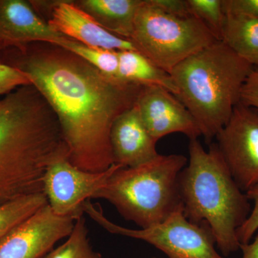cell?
<instances>
[{"label":"cell","mask_w":258,"mask_h":258,"mask_svg":"<svg viewBox=\"0 0 258 258\" xmlns=\"http://www.w3.org/2000/svg\"><path fill=\"white\" fill-rule=\"evenodd\" d=\"M75 221L56 215L47 204L0 240V258H44L71 235Z\"/></svg>","instance_id":"30bf717a"},{"label":"cell","mask_w":258,"mask_h":258,"mask_svg":"<svg viewBox=\"0 0 258 258\" xmlns=\"http://www.w3.org/2000/svg\"><path fill=\"white\" fill-rule=\"evenodd\" d=\"M110 140L114 163L123 168L137 167L159 155L157 142L148 132L136 104L115 120Z\"/></svg>","instance_id":"5bb4252c"},{"label":"cell","mask_w":258,"mask_h":258,"mask_svg":"<svg viewBox=\"0 0 258 258\" xmlns=\"http://www.w3.org/2000/svg\"><path fill=\"white\" fill-rule=\"evenodd\" d=\"M118 79L141 86H159L176 96L170 74L157 67L137 50L118 51Z\"/></svg>","instance_id":"2e32d148"},{"label":"cell","mask_w":258,"mask_h":258,"mask_svg":"<svg viewBox=\"0 0 258 258\" xmlns=\"http://www.w3.org/2000/svg\"><path fill=\"white\" fill-rule=\"evenodd\" d=\"M86 60L111 79L118 80V51L86 46L66 37L58 45Z\"/></svg>","instance_id":"d6986e66"},{"label":"cell","mask_w":258,"mask_h":258,"mask_svg":"<svg viewBox=\"0 0 258 258\" xmlns=\"http://www.w3.org/2000/svg\"><path fill=\"white\" fill-rule=\"evenodd\" d=\"M47 204L45 194L37 193L0 205V240Z\"/></svg>","instance_id":"ac0fdd59"},{"label":"cell","mask_w":258,"mask_h":258,"mask_svg":"<svg viewBox=\"0 0 258 258\" xmlns=\"http://www.w3.org/2000/svg\"><path fill=\"white\" fill-rule=\"evenodd\" d=\"M161 10L179 18H189V8L186 0H152Z\"/></svg>","instance_id":"484cf974"},{"label":"cell","mask_w":258,"mask_h":258,"mask_svg":"<svg viewBox=\"0 0 258 258\" xmlns=\"http://www.w3.org/2000/svg\"><path fill=\"white\" fill-rule=\"evenodd\" d=\"M5 64L28 76L54 111L69 150V161L90 172L114 163L112 125L136 104L142 86L108 77L62 47L45 42L23 50L2 52Z\"/></svg>","instance_id":"6da1fadb"},{"label":"cell","mask_w":258,"mask_h":258,"mask_svg":"<svg viewBox=\"0 0 258 258\" xmlns=\"http://www.w3.org/2000/svg\"><path fill=\"white\" fill-rule=\"evenodd\" d=\"M136 106L148 132L157 142L174 133L184 134L189 140L202 137L187 108L165 88L142 86Z\"/></svg>","instance_id":"8fae6325"},{"label":"cell","mask_w":258,"mask_h":258,"mask_svg":"<svg viewBox=\"0 0 258 258\" xmlns=\"http://www.w3.org/2000/svg\"><path fill=\"white\" fill-rule=\"evenodd\" d=\"M108 32L129 40L134 20L142 0L74 1Z\"/></svg>","instance_id":"9a60e30c"},{"label":"cell","mask_w":258,"mask_h":258,"mask_svg":"<svg viewBox=\"0 0 258 258\" xmlns=\"http://www.w3.org/2000/svg\"><path fill=\"white\" fill-rule=\"evenodd\" d=\"M47 23L52 30L86 46L115 51L137 50L126 39L108 32L74 1L52 2Z\"/></svg>","instance_id":"4fadbf2b"},{"label":"cell","mask_w":258,"mask_h":258,"mask_svg":"<svg viewBox=\"0 0 258 258\" xmlns=\"http://www.w3.org/2000/svg\"><path fill=\"white\" fill-rule=\"evenodd\" d=\"M31 85L23 72L0 60V96H6L18 88Z\"/></svg>","instance_id":"7402d4cb"},{"label":"cell","mask_w":258,"mask_h":258,"mask_svg":"<svg viewBox=\"0 0 258 258\" xmlns=\"http://www.w3.org/2000/svg\"><path fill=\"white\" fill-rule=\"evenodd\" d=\"M215 139V144L239 188L246 193L257 186L258 110L239 103Z\"/></svg>","instance_id":"ba28073f"},{"label":"cell","mask_w":258,"mask_h":258,"mask_svg":"<svg viewBox=\"0 0 258 258\" xmlns=\"http://www.w3.org/2000/svg\"><path fill=\"white\" fill-rule=\"evenodd\" d=\"M225 14L258 19V0H222Z\"/></svg>","instance_id":"cb8c5ba5"},{"label":"cell","mask_w":258,"mask_h":258,"mask_svg":"<svg viewBox=\"0 0 258 258\" xmlns=\"http://www.w3.org/2000/svg\"><path fill=\"white\" fill-rule=\"evenodd\" d=\"M121 166L113 164L106 171L90 172L75 166L69 158L55 161L44 175L43 193L49 206L59 216L76 219L83 215L85 203L93 199Z\"/></svg>","instance_id":"9c48e42d"},{"label":"cell","mask_w":258,"mask_h":258,"mask_svg":"<svg viewBox=\"0 0 258 258\" xmlns=\"http://www.w3.org/2000/svg\"><path fill=\"white\" fill-rule=\"evenodd\" d=\"M129 41L153 63L170 74L180 62L217 40L198 19L173 16L152 0H142Z\"/></svg>","instance_id":"8992f818"},{"label":"cell","mask_w":258,"mask_h":258,"mask_svg":"<svg viewBox=\"0 0 258 258\" xmlns=\"http://www.w3.org/2000/svg\"><path fill=\"white\" fill-rule=\"evenodd\" d=\"M44 258H102L90 243L88 230L83 215L76 219L74 229L67 240L52 249Z\"/></svg>","instance_id":"ffe728a7"},{"label":"cell","mask_w":258,"mask_h":258,"mask_svg":"<svg viewBox=\"0 0 258 258\" xmlns=\"http://www.w3.org/2000/svg\"><path fill=\"white\" fill-rule=\"evenodd\" d=\"M186 3L190 15L201 21L215 39L221 41L225 20L222 0H186Z\"/></svg>","instance_id":"44dd1931"},{"label":"cell","mask_w":258,"mask_h":258,"mask_svg":"<svg viewBox=\"0 0 258 258\" xmlns=\"http://www.w3.org/2000/svg\"><path fill=\"white\" fill-rule=\"evenodd\" d=\"M66 37L39 16L30 1L0 0V53L35 42L59 45Z\"/></svg>","instance_id":"7c38bea8"},{"label":"cell","mask_w":258,"mask_h":258,"mask_svg":"<svg viewBox=\"0 0 258 258\" xmlns=\"http://www.w3.org/2000/svg\"><path fill=\"white\" fill-rule=\"evenodd\" d=\"M189 164L178 178L184 216L193 223L208 224L224 255L237 252V231L250 214L249 200L236 184L216 144L206 151L198 139L189 140Z\"/></svg>","instance_id":"3957f363"},{"label":"cell","mask_w":258,"mask_h":258,"mask_svg":"<svg viewBox=\"0 0 258 258\" xmlns=\"http://www.w3.org/2000/svg\"><path fill=\"white\" fill-rule=\"evenodd\" d=\"M242 258H258V235L252 242L240 244Z\"/></svg>","instance_id":"4316f807"},{"label":"cell","mask_w":258,"mask_h":258,"mask_svg":"<svg viewBox=\"0 0 258 258\" xmlns=\"http://www.w3.org/2000/svg\"><path fill=\"white\" fill-rule=\"evenodd\" d=\"M246 195L249 201L253 202L254 206L246 221L237 231V239L240 244L250 242L258 230V185L247 191Z\"/></svg>","instance_id":"603a6c76"},{"label":"cell","mask_w":258,"mask_h":258,"mask_svg":"<svg viewBox=\"0 0 258 258\" xmlns=\"http://www.w3.org/2000/svg\"><path fill=\"white\" fill-rule=\"evenodd\" d=\"M186 162L181 154H159L137 167L121 166L93 199L106 200L141 229L161 223L183 208L178 178Z\"/></svg>","instance_id":"5b68a950"},{"label":"cell","mask_w":258,"mask_h":258,"mask_svg":"<svg viewBox=\"0 0 258 258\" xmlns=\"http://www.w3.org/2000/svg\"><path fill=\"white\" fill-rule=\"evenodd\" d=\"M83 212L113 235L143 240L162 251L169 258H225L215 249L216 240L210 226L195 224L184 216L183 208L165 221L148 228H125L108 220L100 206L88 200Z\"/></svg>","instance_id":"52a82bcc"},{"label":"cell","mask_w":258,"mask_h":258,"mask_svg":"<svg viewBox=\"0 0 258 258\" xmlns=\"http://www.w3.org/2000/svg\"><path fill=\"white\" fill-rule=\"evenodd\" d=\"M253 69L225 42L217 40L171 71L176 96L192 115L208 145L230 120Z\"/></svg>","instance_id":"277c9868"},{"label":"cell","mask_w":258,"mask_h":258,"mask_svg":"<svg viewBox=\"0 0 258 258\" xmlns=\"http://www.w3.org/2000/svg\"><path fill=\"white\" fill-rule=\"evenodd\" d=\"M222 41L252 66L258 64V19L225 14Z\"/></svg>","instance_id":"e0dca14e"},{"label":"cell","mask_w":258,"mask_h":258,"mask_svg":"<svg viewBox=\"0 0 258 258\" xmlns=\"http://www.w3.org/2000/svg\"><path fill=\"white\" fill-rule=\"evenodd\" d=\"M254 69L255 70V71H258V64L257 66H254Z\"/></svg>","instance_id":"83f0119b"},{"label":"cell","mask_w":258,"mask_h":258,"mask_svg":"<svg viewBox=\"0 0 258 258\" xmlns=\"http://www.w3.org/2000/svg\"><path fill=\"white\" fill-rule=\"evenodd\" d=\"M240 103L258 110V71L252 70L241 91Z\"/></svg>","instance_id":"d4e9b609"},{"label":"cell","mask_w":258,"mask_h":258,"mask_svg":"<svg viewBox=\"0 0 258 258\" xmlns=\"http://www.w3.org/2000/svg\"><path fill=\"white\" fill-rule=\"evenodd\" d=\"M154 258H155V257H154Z\"/></svg>","instance_id":"f1b7e54d"},{"label":"cell","mask_w":258,"mask_h":258,"mask_svg":"<svg viewBox=\"0 0 258 258\" xmlns=\"http://www.w3.org/2000/svg\"><path fill=\"white\" fill-rule=\"evenodd\" d=\"M69 158L58 120L33 86L0 99V205L43 193L47 167Z\"/></svg>","instance_id":"7a4b0ae2"}]
</instances>
